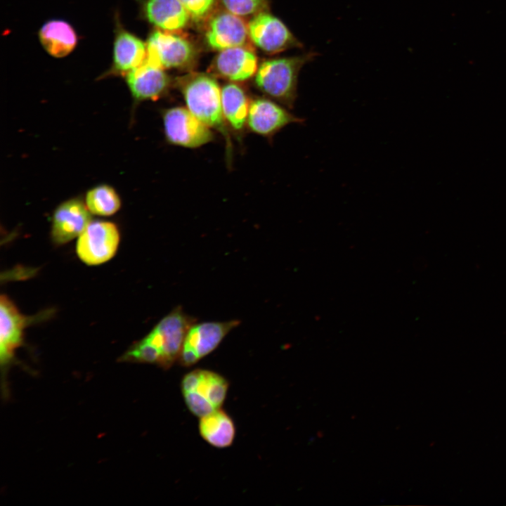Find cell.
<instances>
[{
	"label": "cell",
	"mask_w": 506,
	"mask_h": 506,
	"mask_svg": "<svg viewBox=\"0 0 506 506\" xmlns=\"http://www.w3.org/2000/svg\"><path fill=\"white\" fill-rule=\"evenodd\" d=\"M216 74L231 82H243L257 71V58L249 49L238 46L221 51L213 63Z\"/></svg>",
	"instance_id": "cell-15"
},
{
	"label": "cell",
	"mask_w": 506,
	"mask_h": 506,
	"mask_svg": "<svg viewBox=\"0 0 506 506\" xmlns=\"http://www.w3.org/2000/svg\"><path fill=\"white\" fill-rule=\"evenodd\" d=\"M146 46L147 60L164 70L186 67L195 56V50L190 41L170 32H153Z\"/></svg>",
	"instance_id": "cell-8"
},
{
	"label": "cell",
	"mask_w": 506,
	"mask_h": 506,
	"mask_svg": "<svg viewBox=\"0 0 506 506\" xmlns=\"http://www.w3.org/2000/svg\"><path fill=\"white\" fill-rule=\"evenodd\" d=\"M147 58V46L132 33L119 27L113 48V73L126 74L141 65Z\"/></svg>",
	"instance_id": "cell-16"
},
{
	"label": "cell",
	"mask_w": 506,
	"mask_h": 506,
	"mask_svg": "<svg viewBox=\"0 0 506 506\" xmlns=\"http://www.w3.org/2000/svg\"><path fill=\"white\" fill-rule=\"evenodd\" d=\"M179 86L186 108L208 127L221 134L231 155L232 143L222 111L221 89L216 80L208 74H196L182 79Z\"/></svg>",
	"instance_id": "cell-2"
},
{
	"label": "cell",
	"mask_w": 506,
	"mask_h": 506,
	"mask_svg": "<svg viewBox=\"0 0 506 506\" xmlns=\"http://www.w3.org/2000/svg\"><path fill=\"white\" fill-rule=\"evenodd\" d=\"M39 40L51 56L62 58L73 51L77 43V36L68 22L52 20L41 27Z\"/></svg>",
	"instance_id": "cell-19"
},
{
	"label": "cell",
	"mask_w": 506,
	"mask_h": 506,
	"mask_svg": "<svg viewBox=\"0 0 506 506\" xmlns=\"http://www.w3.org/2000/svg\"><path fill=\"white\" fill-rule=\"evenodd\" d=\"M143 10L151 24L167 32L183 28L190 18L180 0H146Z\"/></svg>",
	"instance_id": "cell-17"
},
{
	"label": "cell",
	"mask_w": 506,
	"mask_h": 506,
	"mask_svg": "<svg viewBox=\"0 0 506 506\" xmlns=\"http://www.w3.org/2000/svg\"><path fill=\"white\" fill-rule=\"evenodd\" d=\"M226 8L239 16L254 14L265 5L266 0H221Z\"/></svg>",
	"instance_id": "cell-22"
},
{
	"label": "cell",
	"mask_w": 506,
	"mask_h": 506,
	"mask_svg": "<svg viewBox=\"0 0 506 506\" xmlns=\"http://www.w3.org/2000/svg\"><path fill=\"white\" fill-rule=\"evenodd\" d=\"M304 121L279 103L257 98L250 101L247 127L256 134L271 138L286 126Z\"/></svg>",
	"instance_id": "cell-11"
},
{
	"label": "cell",
	"mask_w": 506,
	"mask_h": 506,
	"mask_svg": "<svg viewBox=\"0 0 506 506\" xmlns=\"http://www.w3.org/2000/svg\"><path fill=\"white\" fill-rule=\"evenodd\" d=\"M190 17L195 20L205 18L212 9L215 0H180Z\"/></svg>",
	"instance_id": "cell-23"
},
{
	"label": "cell",
	"mask_w": 506,
	"mask_h": 506,
	"mask_svg": "<svg viewBox=\"0 0 506 506\" xmlns=\"http://www.w3.org/2000/svg\"><path fill=\"white\" fill-rule=\"evenodd\" d=\"M199 432L209 444L219 448L230 446L235 436V427L233 420L220 408L200 417Z\"/></svg>",
	"instance_id": "cell-20"
},
{
	"label": "cell",
	"mask_w": 506,
	"mask_h": 506,
	"mask_svg": "<svg viewBox=\"0 0 506 506\" xmlns=\"http://www.w3.org/2000/svg\"><path fill=\"white\" fill-rule=\"evenodd\" d=\"M196 323L179 306L162 318L142 339L134 343L119 361L155 364L169 368L179 360L186 335Z\"/></svg>",
	"instance_id": "cell-1"
},
{
	"label": "cell",
	"mask_w": 506,
	"mask_h": 506,
	"mask_svg": "<svg viewBox=\"0 0 506 506\" xmlns=\"http://www.w3.org/2000/svg\"><path fill=\"white\" fill-rule=\"evenodd\" d=\"M238 320L194 323L188 330L179 356L181 365L191 366L212 353L227 334L240 324Z\"/></svg>",
	"instance_id": "cell-7"
},
{
	"label": "cell",
	"mask_w": 506,
	"mask_h": 506,
	"mask_svg": "<svg viewBox=\"0 0 506 506\" xmlns=\"http://www.w3.org/2000/svg\"><path fill=\"white\" fill-rule=\"evenodd\" d=\"M181 387L188 408L200 418L221 408L228 383L215 372L195 369L183 377Z\"/></svg>",
	"instance_id": "cell-4"
},
{
	"label": "cell",
	"mask_w": 506,
	"mask_h": 506,
	"mask_svg": "<svg viewBox=\"0 0 506 506\" xmlns=\"http://www.w3.org/2000/svg\"><path fill=\"white\" fill-rule=\"evenodd\" d=\"M84 202L92 214L101 216H112L121 207L119 194L108 184L97 185L88 190Z\"/></svg>",
	"instance_id": "cell-21"
},
{
	"label": "cell",
	"mask_w": 506,
	"mask_h": 506,
	"mask_svg": "<svg viewBox=\"0 0 506 506\" xmlns=\"http://www.w3.org/2000/svg\"><path fill=\"white\" fill-rule=\"evenodd\" d=\"M119 232L107 221H91L78 237L76 252L87 265H99L110 260L117 252Z\"/></svg>",
	"instance_id": "cell-5"
},
{
	"label": "cell",
	"mask_w": 506,
	"mask_h": 506,
	"mask_svg": "<svg viewBox=\"0 0 506 506\" xmlns=\"http://www.w3.org/2000/svg\"><path fill=\"white\" fill-rule=\"evenodd\" d=\"M249 37L248 25L239 15L231 12L216 15L206 32L209 46L219 51L243 46Z\"/></svg>",
	"instance_id": "cell-14"
},
{
	"label": "cell",
	"mask_w": 506,
	"mask_h": 506,
	"mask_svg": "<svg viewBox=\"0 0 506 506\" xmlns=\"http://www.w3.org/2000/svg\"><path fill=\"white\" fill-rule=\"evenodd\" d=\"M130 93L137 102L155 100L162 97L169 86V78L164 70L147 59L126 74Z\"/></svg>",
	"instance_id": "cell-13"
},
{
	"label": "cell",
	"mask_w": 506,
	"mask_h": 506,
	"mask_svg": "<svg viewBox=\"0 0 506 506\" xmlns=\"http://www.w3.org/2000/svg\"><path fill=\"white\" fill-rule=\"evenodd\" d=\"M250 101L245 91L236 84L229 83L221 89L224 119L237 136L242 135L247 127Z\"/></svg>",
	"instance_id": "cell-18"
},
{
	"label": "cell",
	"mask_w": 506,
	"mask_h": 506,
	"mask_svg": "<svg viewBox=\"0 0 506 506\" xmlns=\"http://www.w3.org/2000/svg\"><path fill=\"white\" fill-rule=\"evenodd\" d=\"M91 213L79 198L60 203L53 213L51 235L56 245L67 243L79 237L91 220Z\"/></svg>",
	"instance_id": "cell-12"
},
{
	"label": "cell",
	"mask_w": 506,
	"mask_h": 506,
	"mask_svg": "<svg viewBox=\"0 0 506 506\" xmlns=\"http://www.w3.org/2000/svg\"><path fill=\"white\" fill-rule=\"evenodd\" d=\"M162 120L165 138L172 145L196 148L213 140L211 129L187 108L173 107L164 110Z\"/></svg>",
	"instance_id": "cell-6"
},
{
	"label": "cell",
	"mask_w": 506,
	"mask_h": 506,
	"mask_svg": "<svg viewBox=\"0 0 506 506\" xmlns=\"http://www.w3.org/2000/svg\"><path fill=\"white\" fill-rule=\"evenodd\" d=\"M248 30L254 44L268 53L302 46L280 19L268 13L256 15L249 22Z\"/></svg>",
	"instance_id": "cell-10"
},
{
	"label": "cell",
	"mask_w": 506,
	"mask_h": 506,
	"mask_svg": "<svg viewBox=\"0 0 506 506\" xmlns=\"http://www.w3.org/2000/svg\"><path fill=\"white\" fill-rule=\"evenodd\" d=\"M27 318L21 314L15 305L6 295L0 300V361L3 394L8 395L6 372L11 365L15 350L22 344L23 330Z\"/></svg>",
	"instance_id": "cell-9"
},
{
	"label": "cell",
	"mask_w": 506,
	"mask_h": 506,
	"mask_svg": "<svg viewBox=\"0 0 506 506\" xmlns=\"http://www.w3.org/2000/svg\"><path fill=\"white\" fill-rule=\"evenodd\" d=\"M313 51L301 55L268 60L258 68L254 82L264 94L292 109L297 97L298 76L301 67L313 60Z\"/></svg>",
	"instance_id": "cell-3"
}]
</instances>
